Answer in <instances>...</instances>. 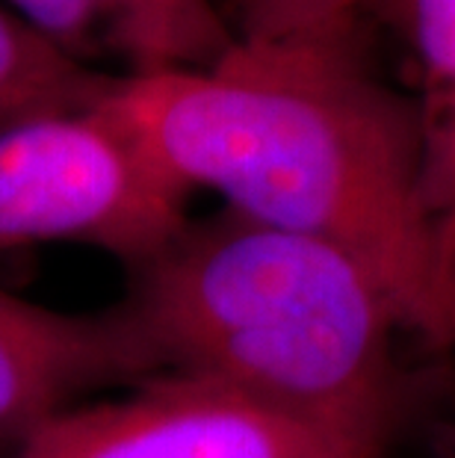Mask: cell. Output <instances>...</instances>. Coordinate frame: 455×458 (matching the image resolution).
I'll list each match as a JSON object with an SVG mask.
<instances>
[{"label": "cell", "instance_id": "52a82bcc", "mask_svg": "<svg viewBox=\"0 0 455 458\" xmlns=\"http://www.w3.org/2000/svg\"><path fill=\"white\" fill-rule=\"evenodd\" d=\"M119 74L72 60L13 9L0 6V124L83 110L113 89Z\"/></svg>", "mask_w": 455, "mask_h": 458}, {"label": "cell", "instance_id": "30bf717a", "mask_svg": "<svg viewBox=\"0 0 455 458\" xmlns=\"http://www.w3.org/2000/svg\"><path fill=\"white\" fill-rule=\"evenodd\" d=\"M438 240H441L443 269H447L450 281L455 284V208L438 219Z\"/></svg>", "mask_w": 455, "mask_h": 458}, {"label": "cell", "instance_id": "9c48e42d", "mask_svg": "<svg viewBox=\"0 0 455 458\" xmlns=\"http://www.w3.org/2000/svg\"><path fill=\"white\" fill-rule=\"evenodd\" d=\"M373 0H231L234 38L251 45L355 47L358 21Z\"/></svg>", "mask_w": 455, "mask_h": 458}, {"label": "cell", "instance_id": "ba28073f", "mask_svg": "<svg viewBox=\"0 0 455 458\" xmlns=\"http://www.w3.org/2000/svg\"><path fill=\"white\" fill-rule=\"evenodd\" d=\"M409 36L423 77V192L441 219L455 178V0H409Z\"/></svg>", "mask_w": 455, "mask_h": 458}, {"label": "cell", "instance_id": "5b68a950", "mask_svg": "<svg viewBox=\"0 0 455 458\" xmlns=\"http://www.w3.org/2000/svg\"><path fill=\"white\" fill-rule=\"evenodd\" d=\"M157 373V358L119 305L69 314L0 287V435L21 441L83 396Z\"/></svg>", "mask_w": 455, "mask_h": 458}, {"label": "cell", "instance_id": "6da1fadb", "mask_svg": "<svg viewBox=\"0 0 455 458\" xmlns=\"http://www.w3.org/2000/svg\"><path fill=\"white\" fill-rule=\"evenodd\" d=\"M101 104L190 192L364 260L405 328L455 349V284L423 192L420 104L355 47L237 42L207 68L119 74Z\"/></svg>", "mask_w": 455, "mask_h": 458}, {"label": "cell", "instance_id": "8fae6325", "mask_svg": "<svg viewBox=\"0 0 455 458\" xmlns=\"http://www.w3.org/2000/svg\"><path fill=\"white\" fill-rule=\"evenodd\" d=\"M452 208H455V178H452V192H450V210H452ZM450 210H447V213H450Z\"/></svg>", "mask_w": 455, "mask_h": 458}, {"label": "cell", "instance_id": "277c9868", "mask_svg": "<svg viewBox=\"0 0 455 458\" xmlns=\"http://www.w3.org/2000/svg\"><path fill=\"white\" fill-rule=\"evenodd\" d=\"M13 458H384L255 405L219 385L157 373L110 403L72 405Z\"/></svg>", "mask_w": 455, "mask_h": 458}, {"label": "cell", "instance_id": "8992f818", "mask_svg": "<svg viewBox=\"0 0 455 458\" xmlns=\"http://www.w3.org/2000/svg\"><path fill=\"white\" fill-rule=\"evenodd\" d=\"M13 13L72 60L124 74L207 68L237 42L213 0H6Z\"/></svg>", "mask_w": 455, "mask_h": 458}, {"label": "cell", "instance_id": "3957f363", "mask_svg": "<svg viewBox=\"0 0 455 458\" xmlns=\"http://www.w3.org/2000/svg\"><path fill=\"white\" fill-rule=\"evenodd\" d=\"M190 196L101 101L0 124V251L74 242L131 269L187 225Z\"/></svg>", "mask_w": 455, "mask_h": 458}, {"label": "cell", "instance_id": "7a4b0ae2", "mask_svg": "<svg viewBox=\"0 0 455 458\" xmlns=\"http://www.w3.org/2000/svg\"><path fill=\"white\" fill-rule=\"evenodd\" d=\"M115 301L160 373L219 385L387 458L400 420L396 335L379 276L341 246L219 208L124 269Z\"/></svg>", "mask_w": 455, "mask_h": 458}]
</instances>
